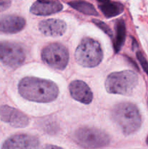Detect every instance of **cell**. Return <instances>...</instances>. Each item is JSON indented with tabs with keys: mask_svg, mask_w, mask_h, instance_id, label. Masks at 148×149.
<instances>
[{
	"mask_svg": "<svg viewBox=\"0 0 148 149\" xmlns=\"http://www.w3.org/2000/svg\"><path fill=\"white\" fill-rule=\"evenodd\" d=\"M26 54L21 45L12 42H0V62L11 68H17L26 61Z\"/></svg>",
	"mask_w": 148,
	"mask_h": 149,
	"instance_id": "cell-7",
	"label": "cell"
},
{
	"mask_svg": "<svg viewBox=\"0 0 148 149\" xmlns=\"http://www.w3.org/2000/svg\"><path fill=\"white\" fill-rule=\"evenodd\" d=\"M76 62L85 68H94L103 59V52L98 41L90 37H84L75 52Z\"/></svg>",
	"mask_w": 148,
	"mask_h": 149,
	"instance_id": "cell-3",
	"label": "cell"
},
{
	"mask_svg": "<svg viewBox=\"0 0 148 149\" xmlns=\"http://www.w3.org/2000/svg\"><path fill=\"white\" fill-rule=\"evenodd\" d=\"M39 29L45 36L57 37L62 36L66 32L67 24L60 19H46L39 23Z\"/></svg>",
	"mask_w": 148,
	"mask_h": 149,
	"instance_id": "cell-11",
	"label": "cell"
},
{
	"mask_svg": "<svg viewBox=\"0 0 148 149\" xmlns=\"http://www.w3.org/2000/svg\"><path fill=\"white\" fill-rule=\"evenodd\" d=\"M43 149H63L61 147L57 146L55 145H47L45 147H44Z\"/></svg>",
	"mask_w": 148,
	"mask_h": 149,
	"instance_id": "cell-20",
	"label": "cell"
},
{
	"mask_svg": "<svg viewBox=\"0 0 148 149\" xmlns=\"http://www.w3.org/2000/svg\"><path fill=\"white\" fill-rule=\"evenodd\" d=\"M69 92L74 100L84 104H90L93 93L88 84L81 80H74L69 84Z\"/></svg>",
	"mask_w": 148,
	"mask_h": 149,
	"instance_id": "cell-10",
	"label": "cell"
},
{
	"mask_svg": "<svg viewBox=\"0 0 148 149\" xmlns=\"http://www.w3.org/2000/svg\"><path fill=\"white\" fill-rule=\"evenodd\" d=\"M18 93L23 98L36 103H51L57 98L59 90L51 80L26 77L18 83Z\"/></svg>",
	"mask_w": 148,
	"mask_h": 149,
	"instance_id": "cell-1",
	"label": "cell"
},
{
	"mask_svg": "<svg viewBox=\"0 0 148 149\" xmlns=\"http://www.w3.org/2000/svg\"><path fill=\"white\" fill-rule=\"evenodd\" d=\"M139 78L134 71L130 70L113 72L107 76L105 89L110 94L128 95L138 84Z\"/></svg>",
	"mask_w": 148,
	"mask_h": 149,
	"instance_id": "cell-4",
	"label": "cell"
},
{
	"mask_svg": "<svg viewBox=\"0 0 148 149\" xmlns=\"http://www.w3.org/2000/svg\"><path fill=\"white\" fill-rule=\"evenodd\" d=\"M136 58H137L138 61L140 63L141 65H142V68L145 71V72L148 75V62L146 60V58H145V56L142 55V53L141 52H136Z\"/></svg>",
	"mask_w": 148,
	"mask_h": 149,
	"instance_id": "cell-18",
	"label": "cell"
},
{
	"mask_svg": "<svg viewBox=\"0 0 148 149\" xmlns=\"http://www.w3.org/2000/svg\"><path fill=\"white\" fill-rule=\"evenodd\" d=\"M39 140L29 134H16L7 138L1 149H38Z\"/></svg>",
	"mask_w": 148,
	"mask_h": 149,
	"instance_id": "cell-8",
	"label": "cell"
},
{
	"mask_svg": "<svg viewBox=\"0 0 148 149\" xmlns=\"http://www.w3.org/2000/svg\"><path fill=\"white\" fill-rule=\"evenodd\" d=\"M63 9V5L59 1H41L39 0L33 3L30 8V12L33 15L46 16L59 13Z\"/></svg>",
	"mask_w": 148,
	"mask_h": 149,
	"instance_id": "cell-13",
	"label": "cell"
},
{
	"mask_svg": "<svg viewBox=\"0 0 148 149\" xmlns=\"http://www.w3.org/2000/svg\"><path fill=\"white\" fill-rule=\"evenodd\" d=\"M0 119L15 128H24L30 122L28 116L23 112L8 106L0 107Z\"/></svg>",
	"mask_w": 148,
	"mask_h": 149,
	"instance_id": "cell-9",
	"label": "cell"
},
{
	"mask_svg": "<svg viewBox=\"0 0 148 149\" xmlns=\"http://www.w3.org/2000/svg\"><path fill=\"white\" fill-rule=\"evenodd\" d=\"M147 105H148V99H147Z\"/></svg>",
	"mask_w": 148,
	"mask_h": 149,
	"instance_id": "cell-22",
	"label": "cell"
},
{
	"mask_svg": "<svg viewBox=\"0 0 148 149\" xmlns=\"http://www.w3.org/2000/svg\"><path fill=\"white\" fill-rule=\"evenodd\" d=\"M41 56L43 62L54 69L64 70L69 61V52L66 47L60 43L46 45L42 49Z\"/></svg>",
	"mask_w": 148,
	"mask_h": 149,
	"instance_id": "cell-6",
	"label": "cell"
},
{
	"mask_svg": "<svg viewBox=\"0 0 148 149\" xmlns=\"http://www.w3.org/2000/svg\"><path fill=\"white\" fill-rule=\"evenodd\" d=\"M26 21L24 17L16 15L0 16V31L6 33H16L23 30Z\"/></svg>",
	"mask_w": 148,
	"mask_h": 149,
	"instance_id": "cell-12",
	"label": "cell"
},
{
	"mask_svg": "<svg viewBox=\"0 0 148 149\" xmlns=\"http://www.w3.org/2000/svg\"><path fill=\"white\" fill-rule=\"evenodd\" d=\"M126 35V24L123 19H119L116 21L115 24V38L114 50L115 53H118L121 49L125 42Z\"/></svg>",
	"mask_w": 148,
	"mask_h": 149,
	"instance_id": "cell-15",
	"label": "cell"
},
{
	"mask_svg": "<svg viewBox=\"0 0 148 149\" xmlns=\"http://www.w3.org/2000/svg\"><path fill=\"white\" fill-rule=\"evenodd\" d=\"M98 7L103 15L109 18L119 15L124 10L121 3L113 1H99Z\"/></svg>",
	"mask_w": 148,
	"mask_h": 149,
	"instance_id": "cell-14",
	"label": "cell"
},
{
	"mask_svg": "<svg viewBox=\"0 0 148 149\" xmlns=\"http://www.w3.org/2000/svg\"><path fill=\"white\" fill-rule=\"evenodd\" d=\"M112 119L125 135L137 132L142 125V116L136 105L123 102L113 107Z\"/></svg>",
	"mask_w": 148,
	"mask_h": 149,
	"instance_id": "cell-2",
	"label": "cell"
},
{
	"mask_svg": "<svg viewBox=\"0 0 148 149\" xmlns=\"http://www.w3.org/2000/svg\"><path fill=\"white\" fill-rule=\"evenodd\" d=\"M147 143L148 145V136H147Z\"/></svg>",
	"mask_w": 148,
	"mask_h": 149,
	"instance_id": "cell-21",
	"label": "cell"
},
{
	"mask_svg": "<svg viewBox=\"0 0 148 149\" xmlns=\"http://www.w3.org/2000/svg\"><path fill=\"white\" fill-rule=\"evenodd\" d=\"M75 143L84 149H97L105 147L110 143V138L107 133L95 127L78 128L73 134Z\"/></svg>",
	"mask_w": 148,
	"mask_h": 149,
	"instance_id": "cell-5",
	"label": "cell"
},
{
	"mask_svg": "<svg viewBox=\"0 0 148 149\" xmlns=\"http://www.w3.org/2000/svg\"><path fill=\"white\" fill-rule=\"evenodd\" d=\"M92 22L95 26H97V27L100 28L104 33L109 36L110 37H113V33L112 31V30L110 29V28L105 23H104L102 20H98V19H92Z\"/></svg>",
	"mask_w": 148,
	"mask_h": 149,
	"instance_id": "cell-17",
	"label": "cell"
},
{
	"mask_svg": "<svg viewBox=\"0 0 148 149\" xmlns=\"http://www.w3.org/2000/svg\"><path fill=\"white\" fill-rule=\"evenodd\" d=\"M68 4L72 8L80 13L87 15L97 16L99 15L98 12L95 9L93 4L88 1H71L68 2Z\"/></svg>",
	"mask_w": 148,
	"mask_h": 149,
	"instance_id": "cell-16",
	"label": "cell"
},
{
	"mask_svg": "<svg viewBox=\"0 0 148 149\" xmlns=\"http://www.w3.org/2000/svg\"><path fill=\"white\" fill-rule=\"evenodd\" d=\"M12 1L9 0H0V12L7 10L10 7Z\"/></svg>",
	"mask_w": 148,
	"mask_h": 149,
	"instance_id": "cell-19",
	"label": "cell"
}]
</instances>
